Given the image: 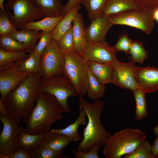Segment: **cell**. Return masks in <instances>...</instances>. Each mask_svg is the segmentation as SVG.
<instances>
[{"mask_svg":"<svg viewBox=\"0 0 158 158\" xmlns=\"http://www.w3.org/2000/svg\"><path fill=\"white\" fill-rule=\"evenodd\" d=\"M4 6L11 22L17 29L21 30L29 22L44 18L31 0H7Z\"/></svg>","mask_w":158,"mask_h":158,"instance_id":"8992f818","label":"cell"},{"mask_svg":"<svg viewBox=\"0 0 158 158\" xmlns=\"http://www.w3.org/2000/svg\"><path fill=\"white\" fill-rule=\"evenodd\" d=\"M138 7L133 0H108L103 12V14L110 15Z\"/></svg>","mask_w":158,"mask_h":158,"instance_id":"484cf974","label":"cell"},{"mask_svg":"<svg viewBox=\"0 0 158 158\" xmlns=\"http://www.w3.org/2000/svg\"><path fill=\"white\" fill-rule=\"evenodd\" d=\"M153 130L156 138L152 145V152L154 158H158V123Z\"/></svg>","mask_w":158,"mask_h":158,"instance_id":"60d3db41","label":"cell"},{"mask_svg":"<svg viewBox=\"0 0 158 158\" xmlns=\"http://www.w3.org/2000/svg\"><path fill=\"white\" fill-rule=\"evenodd\" d=\"M86 61L88 69L99 82L104 85L111 83L113 73L112 65L88 61Z\"/></svg>","mask_w":158,"mask_h":158,"instance_id":"2e32d148","label":"cell"},{"mask_svg":"<svg viewBox=\"0 0 158 158\" xmlns=\"http://www.w3.org/2000/svg\"><path fill=\"white\" fill-rule=\"evenodd\" d=\"M74 141L66 136L54 132L50 130L45 134L39 145L54 150L60 151Z\"/></svg>","mask_w":158,"mask_h":158,"instance_id":"e0dca14e","label":"cell"},{"mask_svg":"<svg viewBox=\"0 0 158 158\" xmlns=\"http://www.w3.org/2000/svg\"><path fill=\"white\" fill-rule=\"evenodd\" d=\"M132 91L135 101V118L136 120L140 121L146 117L148 115L145 97L146 93L139 87Z\"/></svg>","mask_w":158,"mask_h":158,"instance_id":"f1b7e54d","label":"cell"},{"mask_svg":"<svg viewBox=\"0 0 158 158\" xmlns=\"http://www.w3.org/2000/svg\"><path fill=\"white\" fill-rule=\"evenodd\" d=\"M139 7L153 13L158 8V0H133Z\"/></svg>","mask_w":158,"mask_h":158,"instance_id":"f35d334b","label":"cell"},{"mask_svg":"<svg viewBox=\"0 0 158 158\" xmlns=\"http://www.w3.org/2000/svg\"><path fill=\"white\" fill-rule=\"evenodd\" d=\"M9 158H32L30 154L25 150L19 148L9 155Z\"/></svg>","mask_w":158,"mask_h":158,"instance_id":"b9f144b4","label":"cell"},{"mask_svg":"<svg viewBox=\"0 0 158 158\" xmlns=\"http://www.w3.org/2000/svg\"><path fill=\"white\" fill-rule=\"evenodd\" d=\"M85 29L88 42L105 41L106 34L113 24L109 22V16L102 14L91 21Z\"/></svg>","mask_w":158,"mask_h":158,"instance_id":"9a60e30c","label":"cell"},{"mask_svg":"<svg viewBox=\"0 0 158 158\" xmlns=\"http://www.w3.org/2000/svg\"><path fill=\"white\" fill-rule=\"evenodd\" d=\"M73 28V25H72L58 42L61 51L65 54L75 51Z\"/></svg>","mask_w":158,"mask_h":158,"instance_id":"e575fe53","label":"cell"},{"mask_svg":"<svg viewBox=\"0 0 158 158\" xmlns=\"http://www.w3.org/2000/svg\"><path fill=\"white\" fill-rule=\"evenodd\" d=\"M0 36L6 35L17 30L16 28L11 22L6 11H0Z\"/></svg>","mask_w":158,"mask_h":158,"instance_id":"d590c367","label":"cell"},{"mask_svg":"<svg viewBox=\"0 0 158 158\" xmlns=\"http://www.w3.org/2000/svg\"><path fill=\"white\" fill-rule=\"evenodd\" d=\"M40 92L48 93L54 96L68 113L71 112V109L68 104V98L79 95L74 85L64 74L55 76L48 80L41 79Z\"/></svg>","mask_w":158,"mask_h":158,"instance_id":"9c48e42d","label":"cell"},{"mask_svg":"<svg viewBox=\"0 0 158 158\" xmlns=\"http://www.w3.org/2000/svg\"><path fill=\"white\" fill-rule=\"evenodd\" d=\"M19 128L18 140L19 147L28 153L33 148L40 145L46 133L33 134L26 132L25 128L21 126H19Z\"/></svg>","mask_w":158,"mask_h":158,"instance_id":"603a6c76","label":"cell"},{"mask_svg":"<svg viewBox=\"0 0 158 158\" xmlns=\"http://www.w3.org/2000/svg\"><path fill=\"white\" fill-rule=\"evenodd\" d=\"M72 23L75 49L80 54L85 48L87 42L85 37L83 18L79 12L73 20Z\"/></svg>","mask_w":158,"mask_h":158,"instance_id":"ac0fdd59","label":"cell"},{"mask_svg":"<svg viewBox=\"0 0 158 158\" xmlns=\"http://www.w3.org/2000/svg\"><path fill=\"white\" fill-rule=\"evenodd\" d=\"M65 63V54L61 51L58 42L52 40L41 55L38 74L43 80L63 75Z\"/></svg>","mask_w":158,"mask_h":158,"instance_id":"5b68a950","label":"cell"},{"mask_svg":"<svg viewBox=\"0 0 158 158\" xmlns=\"http://www.w3.org/2000/svg\"><path fill=\"white\" fill-rule=\"evenodd\" d=\"M64 16L61 15L56 17L44 18L38 21H31L27 23L24 28L38 31H52Z\"/></svg>","mask_w":158,"mask_h":158,"instance_id":"d4e9b609","label":"cell"},{"mask_svg":"<svg viewBox=\"0 0 158 158\" xmlns=\"http://www.w3.org/2000/svg\"><path fill=\"white\" fill-rule=\"evenodd\" d=\"M41 55L35 52L33 50L28 56L23 59L19 64V69L29 74L38 73Z\"/></svg>","mask_w":158,"mask_h":158,"instance_id":"4316f807","label":"cell"},{"mask_svg":"<svg viewBox=\"0 0 158 158\" xmlns=\"http://www.w3.org/2000/svg\"><path fill=\"white\" fill-rule=\"evenodd\" d=\"M148 53L141 42L133 41L130 50V56L129 57V61L142 64L148 58Z\"/></svg>","mask_w":158,"mask_h":158,"instance_id":"1f68e13d","label":"cell"},{"mask_svg":"<svg viewBox=\"0 0 158 158\" xmlns=\"http://www.w3.org/2000/svg\"><path fill=\"white\" fill-rule=\"evenodd\" d=\"M0 48L7 51L30 52L23 43L16 40L9 34L0 36Z\"/></svg>","mask_w":158,"mask_h":158,"instance_id":"4dcf8cb0","label":"cell"},{"mask_svg":"<svg viewBox=\"0 0 158 158\" xmlns=\"http://www.w3.org/2000/svg\"><path fill=\"white\" fill-rule=\"evenodd\" d=\"M64 150H54L40 146L33 148L29 153L32 158H69L68 156H63Z\"/></svg>","mask_w":158,"mask_h":158,"instance_id":"d6a6232c","label":"cell"},{"mask_svg":"<svg viewBox=\"0 0 158 158\" xmlns=\"http://www.w3.org/2000/svg\"><path fill=\"white\" fill-rule=\"evenodd\" d=\"M27 51H10L0 48V71L7 68L27 57Z\"/></svg>","mask_w":158,"mask_h":158,"instance_id":"cb8c5ba5","label":"cell"},{"mask_svg":"<svg viewBox=\"0 0 158 158\" xmlns=\"http://www.w3.org/2000/svg\"><path fill=\"white\" fill-rule=\"evenodd\" d=\"M33 4L42 12L44 18L62 15L63 5L62 0H31Z\"/></svg>","mask_w":158,"mask_h":158,"instance_id":"7402d4cb","label":"cell"},{"mask_svg":"<svg viewBox=\"0 0 158 158\" xmlns=\"http://www.w3.org/2000/svg\"><path fill=\"white\" fill-rule=\"evenodd\" d=\"M153 16L154 20L158 22V8L153 12Z\"/></svg>","mask_w":158,"mask_h":158,"instance_id":"ee69618b","label":"cell"},{"mask_svg":"<svg viewBox=\"0 0 158 158\" xmlns=\"http://www.w3.org/2000/svg\"><path fill=\"white\" fill-rule=\"evenodd\" d=\"M78 103L79 108L85 112L88 121L84 129L83 137L78 143L77 150L86 152L95 147L104 145L111 135L101 122L100 116L105 105L103 101L99 99L91 103L83 97H80Z\"/></svg>","mask_w":158,"mask_h":158,"instance_id":"7a4b0ae2","label":"cell"},{"mask_svg":"<svg viewBox=\"0 0 158 158\" xmlns=\"http://www.w3.org/2000/svg\"><path fill=\"white\" fill-rule=\"evenodd\" d=\"M4 0H0V11H6L4 6Z\"/></svg>","mask_w":158,"mask_h":158,"instance_id":"f6af8a7d","label":"cell"},{"mask_svg":"<svg viewBox=\"0 0 158 158\" xmlns=\"http://www.w3.org/2000/svg\"><path fill=\"white\" fill-rule=\"evenodd\" d=\"M87 96L91 100H96L104 95L106 87L99 82L92 74L88 68Z\"/></svg>","mask_w":158,"mask_h":158,"instance_id":"83f0119b","label":"cell"},{"mask_svg":"<svg viewBox=\"0 0 158 158\" xmlns=\"http://www.w3.org/2000/svg\"><path fill=\"white\" fill-rule=\"evenodd\" d=\"M132 41L129 38L128 33L123 32L120 35L116 44L112 47L116 52L123 51L126 54H129Z\"/></svg>","mask_w":158,"mask_h":158,"instance_id":"8d00e7d4","label":"cell"},{"mask_svg":"<svg viewBox=\"0 0 158 158\" xmlns=\"http://www.w3.org/2000/svg\"><path fill=\"white\" fill-rule=\"evenodd\" d=\"M9 34L16 40L24 44L30 52L33 50L38 40L40 38L42 32L24 28L19 31L12 32Z\"/></svg>","mask_w":158,"mask_h":158,"instance_id":"44dd1931","label":"cell"},{"mask_svg":"<svg viewBox=\"0 0 158 158\" xmlns=\"http://www.w3.org/2000/svg\"><path fill=\"white\" fill-rule=\"evenodd\" d=\"M153 13L138 7L109 16V20L113 25H124L140 30L150 34L154 26Z\"/></svg>","mask_w":158,"mask_h":158,"instance_id":"ba28073f","label":"cell"},{"mask_svg":"<svg viewBox=\"0 0 158 158\" xmlns=\"http://www.w3.org/2000/svg\"><path fill=\"white\" fill-rule=\"evenodd\" d=\"M81 0H68L65 5H63L62 11V15H65L72 8L80 4Z\"/></svg>","mask_w":158,"mask_h":158,"instance_id":"7bdbcfd3","label":"cell"},{"mask_svg":"<svg viewBox=\"0 0 158 158\" xmlns=\"http://www.w3.org/2000/svg\"><path fill=\"white\" fill-rule=\"evenodd\" d=\"M41 79L38 73L29 74L6 95L2 102L11 116L21 119L30 113L40 92Z\"/></svg>","mask_w":158,"mask_h":158,"instance_id":"3957f363","label":"cell"},{"mask_svg":"<svg viewBox=\"0 0 158 158\" xmlns=\"http://www.w3.org/2000/svg\"><path fill=\"white\" fill-rule=\"evenodd\" d=\"M112 65L113 73L111 83L121 88L132 91L138 87L135 80L137 66L130 62L125 63L118 60Z\"/></svg>","mask_w":158,"mask_h":158,"instance_id":"7c38bea8","label":"cell"},{"mask_svg":"<svg viewBox=\"0 0 158 158\" xmlns=\"http://www.w3.org/2000/svg\"><path fill=\"white\" fill-rule=\"evenodd\" d=\"M52 31L42 32V35L38 44L33 49L36 53L42 55L46 47L52 40Z\"/></svg>","mask_w":158,"mask_h":158,"instance_id":"74e56055","label":"cell"},{"mask_svg":"<svg viewBox=\"0 0 158 158\" xmlns=\"http://www.w3.org/2000/svg\"><path fill=\"white\" fill-rule=\"evenodd\" d=\"M99 147H95L89 151L83 152L77 150H72V153L75 158H99Z\"/></svg>","mask_w":158,"mask_h":158,"instance_id":"ab89813d","label":"cell"},{"mask_svg":"<svg viewBox=\"0 0 158 158\" xmlns=\"http://www.w3.org/2000/svg\"><path fill=\"white\" fill-rule=\"evenodd\" d=\"M80 112L79 116L75 121L71 123L63 128H53L50 130L57 133L63 134L74 141L81 140L82 138L79 134L78 129L82 125L86 123V114L81 108H80Z\"/></svg>","mask_w":158,"mask_h":158,"instance_id":"ffe728a7","label":"cell"},{"mask_svg":"<svg viewBox=\"0 0 158 158\" xmlns=\"http://www.w3.org/2000/svg\"><path fill=\"white\" fill-rule=\"evenodd\" d=\"M21 119L11 116L8 113H0L3 128L0 135V153L9 155L19 148L18 138Z\"/></svg>","mask_w":158,"mask_h":158,"instance_id":"30bf717a","label":"cell"},{"mask_svg":"<svg viewBox=\"0 0 158 158\" xmlns=\"http://www.w3.org/2000/svg\"><path fill=\"white\" fill-rule=\"evenodd\" d=\"M64 74L71 81L80 97L87 94L88 76L86 61L75 51L65 54Z\"/></svg>","mask_w":158,"mask_h":158,"instance_id":"52a82bcc","label":"cell"},{"mask_svg":"<svg viewBox=\"0 0 158 158\" xmlns=\"http://www.w3.org/2000/svg\"><path fill=\"white\" fill-rule=\"evenodd\" d=\"M21 62L10 67L0 71V100L2 102L6 95L29 75L28 73L19 70V64Z\"/></svg>","mask_w":158,"mask_h":158,"instance_id":"4fadbf2b","label":"cell"},{"mask_svg":"<svg viewBox=\"0 0 158 158\" xmlns=\"http://www.w3.org/2000/svg\"><path fill=\"white\" fill-rule=\"evenodd\" d=\"M81 7L80 4L71 8L64 15L52 31V40L57 42L72 25V23Z\"/></svg>","mask_w":158,"mask_h":158,"instance_id":"d6986e66","label":"cell"},{"mask_svg":"<svg viewBox=\"0 0 158 158\" xmlns=\"http://www.w3.org/2000/svg\"><path fill=\"white\" fill-rule=\"evenodd\" d=\"M135 80L138 87L145 93L156 91L158 90V68L138 66Z\"/></svg>","mask_w":158,"mask_h":158,"instance_id":"5bb4252c","label":"cell"},{"mask_svg":"<svg viewBox=\"0 0 158 158\" xmlns=\"http://www.w3.org/2000/svg\"><path fill=\"white\" fill-rule=\"evenodd\" d=\"M108 0H81L80 4L85 8L89 18L92 21L103 14Z\"/></svg>","mask_w":158,"mask_h":158,"instance_id":"f546056e","label":"cell"},{"mask_svg":"<svg viewBox=\"0 0 158 158\" xmlns=\"http://www.w3.org/2000/svg\"><path fill=\"white\" fill-rule=\"evenodd\" d=\"M116 52L106 42H88L79 54L86 61L113 64L117 61Z\"/></svg>","mask_w":158,"mask_h":158,"instance_id":"8fae6325","label":"cell"},{"mask_svg":"<svg viewBox=\"0 0 158 158\" xmlns=\"http://www.w3.org/2000/svg\"><path fill=\"white\" fill-rule=\"evenodd\" d=\"M36 103L30 113L22 118L28 133L37 134L49 131L53 124L64 118L62 113H68L54 96L48 93L40 92Z\"/></svg>","mask_w":158,"mask_h":158,"instance_id":"6da1fadb","label":"cell"},{"mask_svg":"<svg viewBox=\"0 0 158 158\" xmlns=\"http://www.w3.org/2000/svg\"><path fill=\"white\" fill-rule=\"evenodd\" d=\"M145 133L136 128H126L111 135L105 141V158H120L131 153L146 139Z\"/></svg>","mask_w":158,"mask_h":158,"instance_id":"277c9868","label":"cell"},{"mask_svg":"<svg viewBox=\"0 0 158 158\" xmlns=\"http://www.w3.org/2000/svg\"><path fill=\"white\" fill-rule=\"evenodd\" d=\"M0 158H9V155L4 153H0Z\"/></svg>","mask_w":158,"mask_h":158,"instance_id":"bcb514c9","label":"cell"},{"mask_svg":"<svg viewBox=\"0 0 158 158\" xmlns=\"http://www.w3.org/2000/svg\"><path fill=\"white\" fill-rule=\"evenodd\" d=\"M123 158H154L152 152V145L145 140L134 151L123 156Z\"/></svg>","mask_w":158,"mask_h":158,"instance_id":"836d02e7","label":"cell"}]
</instances>
